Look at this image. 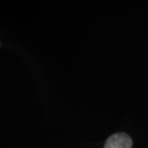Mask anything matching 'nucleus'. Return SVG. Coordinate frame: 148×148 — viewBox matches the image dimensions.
I'll list each match as a JSON object with an SVG mask.
<instances>
[{"label": "nucleus", "instance_id": "f257e3e1", "mask_svg": "<svg viewBox=\"0 0 148 148\" xmlns=\"http://www.w3.org/2000/svg\"><path fill=\"white\" fill-rule=\"evenodd\" d=\"M132 140L127 133L119 132L111 135L106 140L104 148H132Z\"/></svg>", "mask_w": 148, "mask_h": 148}]
</instances>
